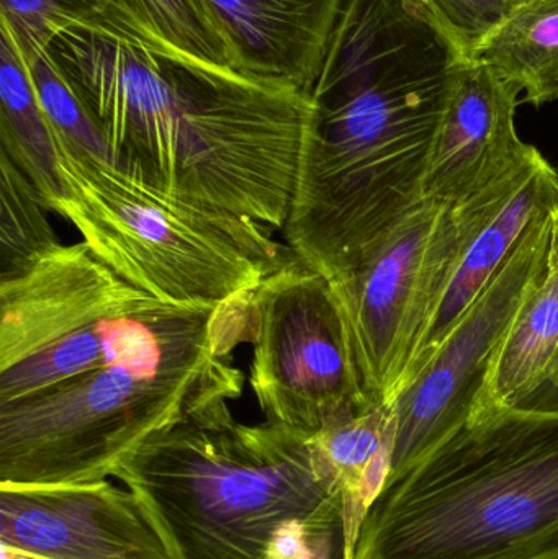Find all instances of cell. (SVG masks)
Here are the masks:
<instances>
[{"label": "cell", "mask_w": 558, "mask_h": 559, "mask_svg": "<svg viewBox=\"0 0 558 559\" xmlns=\"http://www.w3.org/2000/svg\"><path fill=\"white\" fill-rule=\"evenodd\" d=\"M252 295L218 306L153 298L114 360L32 396L0 403V488L114 478L157 430L245 386L233 354L252 337Z\"/></svg>", "instance_id": "cell-1"}, {"label": "cell", "mask_w": 558, "mask_h": 559, "mask_svg": "<svg viewBox=\"0 0 558 559\" xmlns=\"http://www.w3.org/2000/svg\"><path fill=\"white\" fill-rule=\"evenodd\" d=\"M354 559H558V358L385 486Z\"/></svg>", "instance_id": "cell-2"}, {"label": "cell", "mask_w": 558, "mask_h": 559, "mask_svg": "<svg viewBox=\"0 0 558 559\" xmlns=\"http://www.w3.org/2000/svg\"><path fill=\"white\" fill-rule=\"evenodd\" d=\"M216 401L144 440L114 473L179 559H268L277 535L343 537V488L317 433L249 426Z\"/></svg>", "instance_id": "cell-3"}, {"label": "cell", "mask_w": 558, "mask_h": 559, "mask_svg": "<svg viewBox=\"0 0 558 559\" xmlns=\"http://www.w3.org/2000/svg\"><path fill=\"white\" fill-rule=\"evenodd\" d=\"M52 136L64 186L55 213L140 292L169 305H226L252 295L295 258L269 226L170 195Z\"/></svg>", "instance_id": "cell-4"}, {"label": "cell", "mask_w": 558, "mask_h": 559, "mask_svg": "<svg viewBox=\"0 0 558 559\" xmlns=\"http://www.w3.org/2000/svg\"><path fill=\"white\" fill-rule=\"evenodd\" d=\"M462 245L454 206L422 200L330 280L367 401L393 404Z\"/></svg>", "instance_id": "cell-5"}, {"label": "cell", "mask_w": 558, "mask_h": 559, "mask_svg": "<svg viewBox=\"0 0 558 559\" xmlns=\"http://www.w3.org/2000/svg\"><path fill=\"white\" fill-rule=\"evenodd\" d=\"M251 314L249 386L268 423L314 436L373 407L330 280L292 258L252 293Z\"/></svg>", "instance_id": "cell-6"}, {"label": "cell", "mask_w": 558, "mask_h": 559, "mask_svg": "<svg viewBox=\"0 0 558 559\" xmlns=\"http://www.w3.org/2000/svg\"><path fill=\"white\" fill-rule=\"evenodd\" d=\"M556 209L531 223L484 293L396 396L395 439L385 486L406 475L467 423L491 358L546 275Z\"/></svg>", "instance_id": "cell-7"}, {"label": "cell", "mask_w": 558, "mask_h": 559, "mask_svg": "<svg viewBox=\"0 0 558 559\" xmlns=\"http://www.w3.org/2000/svg\"><path fill=\"white\" fill-rule=\"evenodd\" d=\"M0 545L51 559H179L150 506L108 479L0 488Z\"/></svg>", "instance_id": "cell-8"}, {"label": "cell", "mask_w": 558, "mask_h": 559, "mask_svg": "<svg viewBox=\"0 0 558 559\" xmlns=\"http://www.w3.org/2000/svg\"><path fill=\"white\" fill-rule=\"evenodd\" d=\"M556 206L558 173L537 147L517 169L454 205L462 228L461 249L413 352L400 393L484 293L531 223Z\"/></svg>", "instance_id": "cell-9"}, {"label": "cell", "mask_w": 558, "mask_h": 559, "mask_svg": "<svg viewBox=\"0 0 558 559\" xmlns=\"http://www.w3.org/2000/svg\"><path fill=\"white\" fill-rule=\"evenodd\" d=\"M147 298L85 242L62 245L16 277L0 280V371Z\"/></svg>", "instance_id": "cell-10"}, {"label": "cell", "mask_w": 558, "mask_h": 559, "mask_svg": "<svg viewBox=\"0 0 558 559\" xmlns=\"http://www.w3.org/2000/svg\"><path fill=\"white\" fill-rule=\"evenodd\" d=\"M521 88L478 59L462 71L442 117L423 200L459 205L517 169L534 146L518 134Z\"/></svg>", "instance_id": "cell-11"}, {"label": "cell", "mask_w": 558, "mask_h": 559, "mask_svg": "<svg viewBox=\"0 0 558 559\" xmlns=\"http://www.w3.org/2000/svg\"><path fill=\"white\" fill-rule=\"evenodd\" d=\"M239 74L304 94L343 0H206Z\"/></svg>", "instance_id": "cell-12"}, {"label": "cell", "mask_w": 558, "mask_h": 559, "mask_svg": "<svg viewBox=\"0 0 558 559\" xmlns=\"http://www.w3.org/2000/svg\"><path fill=\"white\" fill-rule=\"evenodd\" d=\"M558 358V206L547 271L491 358L472 414L510 403L549 374Z\"/></svg>", "instance_id": "cell-13"}, {"label": "cell", "mask_w": 558, "mask_h": 559, "mask_svg": "<svg viewBox=\"0 0 558 559\" xmlns=\"http://www.w3.org/2000/svg\"><path fill=\"white\" fill-rule=\"evenodd\" d=\"M0 151L32 180L46 209L55 212L64 197L51 124L43 111L20 49L0 26Z\"/></svg>", "instance_id": "cell-14"}, {"label": "cell", "mask_w": 558, "mask_h": 559, "mask_svg": "<svg viewBox=\"0 0 558 559\" xmlns=\"http://www.w3.org/2000/svg\"><path fill=\"white\" fill-rule=\"evenodd\" d=\"M472 59L518 85L526 104L558 100V0H527Z\"/></svg>", "instance_id": "cell-15"}, {"label": "cell", "mask_w": 558, "mask_h": 559, "mask_svg": "<svg viewBox=\"0 0 558 559\" xmlns=\"http://www.w3.org/2000/svg\"><path fill=\"white\" fill-rule=\"evenodd\" d=\"M32 180L0 151V280L16 277L62 242Z\"/></svg>", "instance_id": "cell-16"}, {"label": "cell", "mask_w": 558, "mask_h": 559, "mask_svg": "<svg viewBox=\"0 0 558 559\" xmlns=\"http://www.w3.org/2000/svg\"><path fill=\"white\" fill-rule=\"evenodd\" d=\"M169 48L195 62L238 72L235 56L206 0H120Z\"/></svg>", "instance_id": "cell-17"}, {"label": "cell", "mask_w": 558, "mask_h": 559, "mask_svg": "<svg viewBox=\"0 0 558 559\" xmlns=\"http://www.w3.org/2000/svg\"><path fill=\"white\" fill-rule=\"evenodd\" d=\"M114 0H0V26L25 61L45 52L56 35L102 19Z\"/></svg>", "instance_id": "cell-18"}, {"label": "cell", "mask_w": 558, "mask_h": 559, "mask_svg": "<svg viewBox=\"0 0 558 559\" xmlns=\"http://www.w3.org/2000/svg\"><path fill=\"white\" fill-rule=\"evenodd\" d=\"M26 64L51 130L74 146L115 164L107 138L71 87L66 84L64 79L56 71L46 52L33 56Z\"/></svg>", "instance_id": "cell-19"}, {"label": "cell", "mask_w": 558, "mask_h": 559, "mask_svg": "<svg viewBox=\"0 0 558 559\" xmlns=\"http://www.w3.org/2000/svg\"><path fill=\"white\" fill-rule=\"evenodd\" d=\"M458 36L468 55L474 52L527 0H426Z\"/></svg>", "instance_id": "cell-20"}, {"label": "cell", "mask_w": 558, "mask_h": 559, "mask_svg": "<svg viewBox=\"0 0 558 559\" xmlns=\"http://www.w3.org/2000/svg\"><path fill=\"white\" fill-rule=\"evenodd\" d=\"M2 548V559H51L45 557H38V555L26 554V551L16 550V548L7 547V545H0Z\"/></svg>", "instance_id": "cell-21"}]
</instances>
